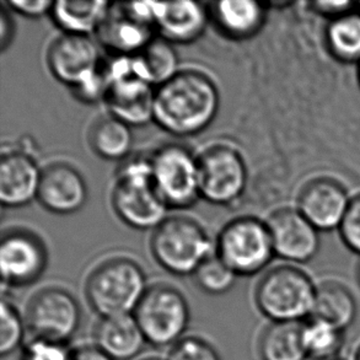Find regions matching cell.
<instances>
[{
  "label": "cell",
  "instance_id": "cell-1",
  "mask_svg": "<svg viewBox=\"0 0 360 360\" xmlns=\"http://www.w3.org/2000/svg\"><path fill=\"white\" fill-rule=\"evenodd\" d=\"M219 90L200 70H180L155 89L154 122L176 136L205 131L219 111Z\"/></svg>",
  "mask_w": 360,
  "mask_h": 360
},
{
  "label": "cell",
  "instance_id": "cell-2",
  "mask_svg": "<svg viewBox=\"0 0 360 360\" xmlns=\"http://www.w3.org/2000/svg\"><path fill=\"white\" fill-rule=\"evenodd\" d=\"M111 202L118 218L133 229L155 230L167 218L169 207L153 181L150 156L131 158L122 164Z\"/></svg>",
  "mask_w": 360,
  "mask_h": 360
},
{
  "label": "cell",
  "instance_id": "cell-3",
  "mask_svg": "<svg viewBox=\"0 0 360 360\" xmlns=\"http://www.w3.org/2000/svg\"><path fill=\"white\" fill-rule=\"evenodd\" d=\"M148 290L139 263L128 257H112L89 274L85 295L94 311L103 317L131 315Z\"/></svg>",
  "mask_w": 360,
  "mask_h": 360
},
{
  "label": "cell",
  "instance_id": "cell-4",
  "mask_svg": "<svg viewBox=\"0 0 360 360\" xmlns=\"http://www.w3.org/2000/svg\"><path fill=\"white\" fill-rule=\"evenodd\" d=\"M317 284L302 268L282 264L269 268L258 281L255 300L273 322L302 323L312 316Z\"/></svg>",
  "mask_w": 360,
  "mask_h": 360
},
{
  "label": "cell",
  "instance_id": "cell-5",
  "mask_svg": "<svg viewBox=\"0 0 360 360\" xmlns=\"http://www.w3.org/2000/svg\"><path fill=\"white\" fill-rule=\"evenodd\" d=\"M150 251L161 268L179 277L195 274L213 256V241L197 220L167 217L151 235Z\"/></svg>",
  "mask_w": 360,
  "mask_h": 360
},
{
  "label": "cell",
  "instance_id": "cell-6",
  "mask_svg": "<svg viewBox=\"0 0 360 360\" xmlns=\"http://www.w3.org/2000/svg\"><path fill=\"white\" fill-rule=\"evenodd\" d=\"M215 255L238 276L262 272L276 257L266 220L243 215L229 221L217 238Z\"/></svg>",
  "mask_w": 360,
  "mask_h": 360
},
{
  "label": "cell",
  "instance_id": "cell-7",
  "mask_svg": "<svg viewBox=\"0 0 360 360\" xmlns=\"http://www.w3.org/2000/svg\"><path fill=\"white\" fill-rule=\"evenodd\" d=\"M153 181L169 208H191L200 198L198 156L185 146L170 143L150 155Z\"/></svg>",
  "mask_w": 360,
  "mask_h": 360
},
{
  "label": "cell",
  "instance_id": "cell-8",
  "mask_svg": "<svg viewBox=\"0 0 360 360\" xmlns=\"http://www.w3.org/2000/svg\"><path fill=\"white\" fill-rule=\"evenodd\" d=\"M134 312L146 342L155 347L175 346L190 325L188 302L169 284L148 288Z\"/></svg>",
  "mask_w": 360,
  "mask_h": 360
},
{
  "label": "cell",
  "instance_id": "cell-9",
  "mask_svg": "<svg viewBox=\"0 0 360 360\" xmlns=\"http://www.w3.org/2000/svg\"><path fill=\"white\" fill-rule=\"evenodd\" d=\"M200 197L213 205H229L243 197L248 187V169L234 146L214 144L198 155Z\"/></svg>",
  "mask_w": 360,
  "mask_h": 360
},
{
  "label": "cell",
  "instance_id": "cell-10",
  "mask_svg": "<svg viewBox=\"0 0 360 360\" xmlns=\"http://www.w3.org/2000/svg\"><path fill=\"white\" fill-rule=\"evenodd\" d=\"M80 322V304L62 288H44L27 305L26 325L34 340L65 343L77 333Z\"/></svg>",
  "mask_w": 360,
  "mask_h": 360
},
{
  "label": "cell",
  "instance_id": "cell-11",
  "mask_svg": "<svg viewBox=\"0 0 360 360\" xmlns=\"http://www.w3.org/2000/svg\"><path fill=\"white\" fill-rule=\"evenodd\" d=\"M49 252L42 239L27 229L13 228L1 234L0 267L3 289L26 287L42 277Z\"/></svg>",
  "mask_w": 360,
  "mask_h": 360
},
{
  "label": "cell",
  "instance_id": "cell-12",
  "mask_svg": "<svg viewBox=\"0 0 360 360\" xmlns=\"http://www.w3.org/2000/svg\"><path fill=\"white\" fill-rule=\"evenodd\" d=\"M264 220L278 258L297 266L316 257L321 248V231L295 205H283L271 210Z\"/></svg>",
  "mask_w": 360,
  "mask_h": 360
},
{
  "label": "cell",
  "instance_id": "cell-13",
  "mask_svg": "<svg viewBox=\"0 0 360 360\" xmlns=\"http://www.w3.org/2000/svg\"><path fill=\"white\" fill-rule=\"evenodd\" d=\"M352 192L342 181L331 176H315L297 191L294 205L321 233L340 229Z\"/></svg>",
  "mask_w": 360,
  "mask_h": 360
},
{
  "label": "cell",
  "instance_id": "cell-14",
  "mask_svg": "<svg viewBox=\"0 0 360 360\" xmlns=\"http://www.w3.org/2000/svg\"><path fill=\"white\" fill-rule=\"evenodd\" d=\"M103 64L98 44L89 36L62 34L47 49L49 72L70 90L96 75Z\"/></svg>",
  "mask_w": 360,
  "mask_h": 360
},
{
  "label": "cell",
  "instance_id": "cell-15",
  "mask_svg": "<svg viewBox=\"0 0 360 360\" xmlns=\"http://www.w3.org/2000/svg\"><path fill=\"white\" fill-rule=\"evenodd\" d=\"M42 171L30 151L3 149L0 158V202L5 208H20L39 197Z\"/></svg>",
  "mask_w": 360,
  "mask_h": 360
},
{
  "label": "cell",
  "instance_id": "cell-16",
  "mask_svg": "<svg viewBox=\"0 0 360 360\" xmlns=\"http://www.w3.org/2000/svg\"><path fill=\"white\" fill-rule=\"evenodd\" d=\"M37 200L54 214H73L88 200L83 175L68 162L57 161L44 167Z\"/></svg>",
  "mask_w": 360,
  "mask_h": 360
},
{
  "label": "cell",
  "instance_id": "cell-17",
  "mask_svg": "<svg viewBox=\"0 0 360 360\" xmlns=\"http://www.w3.org/2000/svg\"><path fill=\"white\" fill-rule=\"evenodd\" d=\"M210 9L200 1H154V27L169 42L190 44L205 32Z\"/></svg>",
  "mask_w": 360,
  "mask_h": 360
},
{
  "label": "cell",
  "instance_id": "cell-18",
  "mask_svg": "<svg viewBox=\"0 0 360 360\" xmlns=\"http://www.w3.org/2000/svg\"><path fill=\"white\" fill-rule=\"evenodd\" d=\"M155 86L138 78L110 84L105 103L110 115L128 126L143 127L154 121Z\"/></svg>",
  "mask_w": 360,
  "mask_h": 360
},
{
  "label": "cell",
  "instance_id": "cell-19",
  "mask_svg": "<svg viewBox=\"0 0 360 360\" xmlns=\"http://www.w3.org/2000/svg\"><path fill=\"white\" fill-rule=\"evenodd\" d=\"M269 4L253 0H223L210 3V15L219 31L233 39H252L268 22Z\"/></svg>",
  "mask_w": 360,
  "mask_h": 360
},
{
  "label": "cell",
  "instance_id": "cell-20",
  "mask_svg": "<svg viewBox=\"0 0 360 360\" xmlns=\"http://www.w3.org/2000/svg\"><path fill=\"white\" fill-rule=\"evenodd\" d=\"M98 39L117 56L141 53L153 41V26L144 24L120 4L111 5L106 20L98 31Z\"/></svg>",
  "mask_w": 360,
  "mask_h": 360
},
{
  "label": "cell",
  "instance_id": "cell-21",
  "mask_svg": "<svg viewBox=\"0 0 360 360\" xmlns=\"http://www.w3.org/2000/svg\"><path fill=\"white\" fill-rule=\"evenodd\" d=\"M98 348L113 360H129L138 356L146 340L136 317L131 315L103 317L95 330Z\"/></svg>",
  "mask_w": 360,
  "mask_h": 360
},
{
  "label": "cell",
  "instance_id": "cell-22",
  "mask_svg": "<svg viewBox=\"0 0 360 360\" xmlns=\"http://www.w3.org/2000/svg\"><path fill=\"white\" fill-rule=\"evenodd\" d=\"M356 297L346 284L337 281H326L317 285L312 319L321 320L346 331L356 321Z\"/></svg>",
  "mask_w": 360,
  "mask_h": 360
},
{
  "label": "cell",
  "instance_id": "cell-23",
  "mask_svg": "<svg viewBox=\"0 0 360 360\" xmlns=\"http://www.w3.org/2000/svg\"><path fill=\"white\" fill-rule=\"evenodd\" d=\"M111 5L103 0H59L54 1L51 15L54 24L63 31V34L89 36L95 31L98 32L110 14Z\"/></svg>",
  "mask_w": 360,
  "mask_h": 360
},
{
  "label": "cell",
  "instance_id": "cell-24",
  "mask_svg": "<svg viewBox=\"0 0 360 360\" xmlns=\"http://www.w3.org/2000/svg\"><path fill=\"white\" fill-rule=\"evenodd\" d=\"M89 146L96 155L105 160L128 159L134 136L131 127L112 115L101 116L94 121L89 129Z\"/></svg>",
  "mask_w": 360,
  "mask_h": 360
},
{
  "label": "cell",
  "instance_id": "cell-25",
  "mask_svg": "<svg viewBox=\"0 0 360 360\" xmlns=\"http://www.w3.org/2000/svg\"><path fill=\"white\" fill-rule=\"evenodd\" d=\"M258 352L262 360H307L302 323L273 322L259 337Z\"/></svg>",
  "mask_w": 360,
  "mask_h": 360
},
{
  "label": "cell",
  "instance_id": "cell-26",
  "mask_svg": "<svg viewBox=\"0 0 360 360\" xmlns=\"http://www.w3.org/2000/svg\"><path fill=\"white\" fill-rule=\"evenodd\" d=\"M327 49L335 58L349 65L360 63V11L352 10L325 26Z\"/></svg>",
  "mask_w": 360,
  "mask_h": 360
},
{
  "label": "cell",
  "instance_id": "cell-27",
  "mask_svg": "<svg viewBox=\"0 0 360 360\" xmlns=\"http://www.w3.org/2000/svg\"><path fill=\"white\" fill-rule=\"evenodd\" d=\"M345 333L346 331L312 317L302 322V341L307 356L314 360H323L341 356Z\"/></svg>",
  "mask_w": 360,
  "mask_h": 360
},
{
  "label": "cell",
  "instance_id": "cell-28",
  "mask_svg": "<svg viewBox=\"0 0 360 360\" xmlns=\"http://www.w3.org/2000/svg\"><path fill=\"white\" fill-rule=\"evenodd\" d=\"M141 60L146 68L149 83L158 88L179 73V56L167 39H153L141 51Z\"/></svg>",
  "mask_w": 360,
  "mask_h": 360
},
{
  "label": "cell",
  "instance_id": "cell-29",
  "mask_svg": "<svg viewBox=\"0 0 360 360\" xmlns=\"http://www.w3.org/2000/svg\"><path fill=\"white\" fill-rule=\"evenodd\" d=\"M197 285L210 295H221L234 287L238 274L217 255L207 258L195 271Z\"/></svg>",
  "mask_w": 360,
  "mask_h": 360
},
{
  "label": "cell",
  "instance_id": "cell-30",
  "mask_svg": "<svg viewBox=\"0 0 360 360\" xmlns=\"http://www.w3.org/2000/svg\"><path fill=\"white\" fill-rule=\"evenodd\" d=\"M24 322L14 305L3 297L1 300V333L0 353L8 356L18 348L24 338Z\"/></svg>",
  "mask_w": 360,
  "mask_h": 360
},
{
  "label": "cell",
  "instance_id": "cell-31",
  "mask_svg": "<svg viewBox=\"0 0 360 360\" xmlns=\"http://www.w3.org/2000/svg\"><path fill=\"white\" fill-rule=\"evenodd\" d=\"M169 360H221L218 352L208 342L198 337H185L177 342Z\"/></svg>",
  "mask_w": 360,
  "mask_h": 360
},
{
  "label": "cell",
  "instance_id": "cell-32",
  "mask_svg": "<svg viewBox=\"0 0 360 360\" xmlns=\"http://www.w3.org/2000/svg\"><path fill=\"white\" fill-rule=\"evenodd\" d=\"M337 231L343 245L360 256V192L352 195L345 219Z\"/></svg>",
  "mask_w": 360,
  "mask_h": 360
},
{
  "label": "cell",
  "instance_id": "cell-33",
  "mask_svg": "<svg viewBox=\"0 0 360 360\" xmlns=\"http://www.w3.org/2000/svg\"><path fill=\"white\" fill-rule=\"evenodd\" d=\"M73 351L65 343L34 340L26 346L21 360H72Z\"/></svg>",
  "mask_w": 360,
  "mask_h": 360
},
{
  "label": "cell",
  "instance_id": "cell-34",
  "mask_svg": "<svg viewBox=\"0 0 360 360\" xmlns=\"http://www.w3.org/2000/svg\"><path fill=\"white\" fill-rule=\"evenodd\" d=\"M310 6L319 16H321L322 19L330 21L356 9V3L348 1V0H342V1L316 0V1H310Z\"/></svg>",
  "mask_w": 360,
  "mask_h": 360
},
{
  "label": "cell",
  "instance_id": "cell-35",
  "mask_svg": "<svg viewBox=\"0 0 360 360\" xmlns=\"http://www.w3.org/2000/svg\"><path fill=\"white\" fill-rule=\"evenodd\" d=\"M8 6L26 18H42L53 9L54 1L49 0H9Z\"/></svg>",
  "mask_w": 360,
  "mask_h": 360
},
{
  "label": "cell",
  "instance_id": "cell-36",
  "mask_svg": "<svg viewBox=\"0 0 360 360\" xmlns=\"http://www.w3.org/2000/svg\"><path fill=\"white\" fill-rule=\"evenodd\" d=\"M15 24L13 18L8 9L5 8L4 3L0 9V49L1 52L6 51L15 36Z\"/></svg>",
  "mask_w": 360,
  "mask_h": 360
},
{
  "label": "cell",
  "instance_id": "cell-37",
  "mask_svg": "<svg viewBox=\"0 0 360 360\" xmlns=\"http://www.w3.org/2000/svg\"><path fill=\"white\" fill-rule=\"evenodd\" d=\"M72 360H113L98 347L85 346L74 349Z\"/></svg>",
  "mask_w": 360,
  "mask_h": 360
},
{
  "label": "cell",
  "instance_id": "cell-38",
  "mask_svg": "<svg viewBox=\"0 0 360 360\" xmlns=\"http://www.w3.org/2000/svg\"><path fill=\"white\" fill-rule=\"evenodd\" d=\"M353 360H360V345L358 346V348H356V354H354Z\"/></svg>",
  "mask_w": 360,
  "mask_h": 360
},
{
  "label": "cell",
  "instance_id": "cell-39",
  "mask_svg": "<svg viewBox=\"0 0 360 360\" xmlns=\"http://www.w3.org/2000/svg\"><path fill=\"white\" fill-rule=\"evenodd\" d=\"M323 360H348L347 358H345V356H335V358H328V359H323Z\"/></svg>",
  "mask_w": 360,
  "mask_h": 360
},
{
  "label": "cell",
  "instance_id": "cell-40",
  "mask_svg": "<svg viewBox=\"0 0 360 360\" xmlns=\"http://www.w3.org/2000/svg\"><path fill=\"white\" fill-rule=\"evenodd\" d=\"M356 279H358V283H359L360 285V263L359 267H358V269H356Z\"/></svg>",
  "mask_w": 360,
  "mask_h": 360
},
{
  "label": "cell",
  "instance_id": "cell-41",
  "mask_svg": "<svg viewBox=\"0 0 360 360\" xmlns=\"http://www.w3.org/2000/svg\"><path fill=\"white\" fill-rule=\"evenodd\" d=\"M356 74H358V80H359L360 85V63L356 65Z\"/></svg>",
  "mask_w": 360,
  "mask_h": 360
},
{
  "label": "cell",
  "instance_id": "cell-42",
  "mask_svg": "<svg viewBox=\"0 0 360 360\" xmlns=\"http://www.w3.org/2000/svg\"><path fill=\"white\" fill-rule=\"evenodd\" d=\"M141 360H162V359H159V358H146V359H141Z\"/></svg>",
  "mask_w": 360,
  "mask_h": 360
},
{
  "label": "cell",
  "instance_id": "cell-43",
  "mask_svg": "<svg viewBox=\"0 0 360 360\" xmlns=\"http://www.w3.org/2000/svg\"><path fill=\"white\" fill-rule=\"evenodd\" d=\"M356 9H358V11H360V1L359 3H356Z\"/></svg>",
  "mask_w": 360,
  "mask_h": 360
}]
</instances>
